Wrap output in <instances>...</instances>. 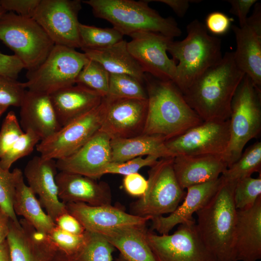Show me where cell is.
<instances>
[{"label": "cell", "mask_w": 261, "mask_h": 261, "mask_svg": "<svg viewBox=\"0 0 261 261\" xmlns=\"http://www.w3.org/2000/svg\"><path fill=\"white\" fill-rule=\"evenodd\" d=\"M9 107L0 105V117L7 110Z\"/></svg>", "instance_id": "53"}, {"label": "cell", "mask_w": 261, "mask_h": 261, "mask_svg": "<svg viewBox=\"0 0 261 261\" xmlns=\"http://www.w3.org/2000/svg\"><path fill=\"white\" fill-rule=\"evenodd\" d=\"M51 261H74L73 259L58 250L55 256Z\"/></svg>", "instance_id": "52"}, {"label": "cell", "mask_w": 261, "mask_h": 261, "mask_svg": "<svg viewBox=\"0 0 261 261\" xmlns=\"http://www.w3.org/2000/svg\"><path fill=\"white\" fill-rule=\"evenodd\" d=\"M166 141L160 135L145 134L127 138L112 139L111 161L120 163L143 156L174 158L175 155L165 145Z\"/></svg>", "instance_id": "28"}, {"label": "cell", "mask_w": 261, "mask_h": 261, "mask_svg": "<svg viewBox=\"0 0 261 261\" xmlns=\"http://www.w3.org/2000/svg\"><path fill=\"white\" fill-rule=\"evenodd\" d=\"M11 219L0 207V244L6 240L10 231Z\"/></svg>", "instance_id": "50"}, {"label": "cell", "mask_w": 261, "mask_h": 261, "mask_svg": "<svg viewBox=\"0 0 261 261\" xmlns=\"http://www.w3.org/2000/svg\"><path fill=\"white\" fill-rule=\"evenodd\" d=\"M19 107L22 129L24 131L35 132L41 140L51 136L62 127L49 94L26 90Z\"/></svg>", "instance_id": "22"}, {"label": "cell", "mask_w": 261, "mask_h": 261, "mask_svg": "<svg viewBox=\"0 0 261 261\" xmlns=\"http://www.w3.org/2000/svg\"><path fill=\"white\" fill-rule=\"evenodd\" d=\"M261 196V175L256 178L251 176L238 181L233 192V202L237 210L251 207Z\"/></svg>", "instance_id": "38"}, {"label": "cell", "mask_w": 261, "mask_h": 261, "mask_svg": "<svg viewBox=\"0 0 261 261\" xmlns=\"http://www.w3.org/2000/svg\"><path fill=\"white\" fill-rule=\"evenodd\" d=\"M174 158H161L148 172V187L141 197L130 204V214L153 218L171 214L186 193L180 186L173 168Z\"/></svg>", "instance_id": "8"}, {"label": "cell", "mask_w": 261, "mask_h": 261, "mask_svg": "<svg viewBox=\"0 0 261 261\" xmlns=\"http://www.w3.org/2000/svg\"><path fill=\"white\" fill-rule=\"evenodd\" d=\"M6 12H7L0 4V18L3 15V14H4Z\"/></svg>", "instance_id": "54"}, {"label": "cell", "mask_w": 261, "mask_h": 261, "mask_svg": "<svg viewBox=\"0 0 261 261\" xmlns=\"http://www.w3.org/2000/svg\"><path fill=\"white\" fill-rule=\"evenodd\" d=\"M147 232L146 226H132L97 233L117 249L127 261H156L147 241Z\"/></svg>", "instance_id": "27"}, {"label": "cell", "mask_w": 261, "mask_h": 261, "mask_svg": "<svg viewBox=\"0 0 261 261\" xmlns=\"http://www.w3.org/2000/svg\"><path fill=\"white\" fill-rule=\"evenodd\" d=\"M81 49H101L112 46L123 38V35L114 28H102L80 23Z\"/></svg>", "instance_id": "33"}, {"label": "cell", "mask_w": 261, "mask_h": 261, "mask_svg": "<svg viewBox=\"0 0 261 261\" xmlns=\"http://www.w3.org/2000/svg\"><path fill=\"white\" fill-rule=\"evenodd\" d=\"M104 99L106 107L99 130L107 134L111 140L130 138L143 133L148 99Z\"/></svg>", "instance_id": "15"}, {"label": "cell", "mask_w": 261, "mask_h": 261, "mask_svg": "<svg viewBox=\"0 0 261 261\" xmlns=\"http://www.w3.org/2000/svg\"><path fill=\"white\" fill-rule=\"evenodd\" d=\"M235 185L222 180L215 194L195 213L197 232L214 261H235L234 244L237 209L233 202Z\"/></svg>", "instance_id": "3"}, {"label": "cell", "mask_w": 261, "mask_h": 261, "mask_svg": "<svg viewBox=\"0 0 261 261\" xmlns=\"http://www.w3.org/2000/svg\"><path fill=\"white\" fill-rule=\"evenodd\" d=\"M228 2L231 5L230 12L236 16L239 20V27H243L246 24L250 8L256 2V0H229Z\"/></svg>", "instance_id": "48"}, {"label": "cell", "mask_w": 261, "mask_h": 261, "mask_svg": "<svg viewBox=\"0 0 261 261\" xmlns=\"http://www.w3.org/2000/svg\"><path fill=\"white\" fill-rule=\"evenodd\" d=\"M83 2L91 8L96 17L107 20L123 35L151 31L173 39L182 34L174 18L161 16L146 0H87Z\"/></svg>", "instance_id": "5"}, {"label": "cell", "mask_w": 261, "mask_h": 261, "mask_svg": "<svg viewBox=\"0 0 261 261\" xmlns=\"http://www.w3.org/2000/svg\"><path fill=\"white\" fill-rule=\"evenodd\" d=\"M24 69V64L16 56L0 53V74L17 80Z\"/></svg>", "instance_id": "46"}, {"label": "cell", "mask_w": 261, "mask_h": 261, "mask_svg": "<svg viewBox=\"0 0 261 261\" xmlns=\"http://www.w3.org/2000/svg\"><path fill=\"white\" fill-rule=\"evenodd\" d=\"M227 168L223 157L218 156L178 155L173 160L176 179L183 189L217 179Z\"/></svg>", "instance_id": "24"}, {"label": "cell", "mask_w": 261, "mask_h": 261, "mask_svg": "<svg viewBox=\"0 0 261 261\" xmlns=\"http://www.w3.org/2000/svg\"><path fill=\"white\" fill-rule=\"evenodd\" d=\"M159 158L154 156H147L145 158L138 157L123 162H111L107 167L105 174H118L124 176L138 173L142 168L152 167L158 161Z\"/></svg>", "instance_id": "42"}, {"label": "cell", "mask_w": 261, "mask_h": 261, "mask_svg": "<svg viewBox=\"0 0 261 261\" xmlns=\"http://www.w3.org/2000/svg\"><path fill=\"white\" fill-rule=\"evenodd\" d=\"M79 0H41L33 18L55 45L81 48Z\"/></svg>", "instance_id": "11"}, {"label": "cell", "mask_w": 261, "mask_h": 261, "mask_svg": "<svg viewBox=\"0 0 261 261\" xmlns=\"http://www.w3.org/2000/svg\"><path fill=\"white\" fill-rule=\"evenodd\" d=\"M116 261H127L121 254L116 259Z\"/></svg>", "instance_id": "55"}, {"label": "cell", "mask_w": 261, "mask_h": 261, "mask_svg": "<svg viewBox=\"0 0 261 261\" xmlns=\"http://www.w3.org/2000/svg\"><path fill=\"white\" fill-rule=\"evenodd\" d=\"M41 141L40 137L35 132L31 130L24 131L0 159V166L4 170H10L14 162L29 155Z\"/></svg>", "instance_id": "37"}, {"label": "cell", "mask_w": 261, "mask_h": 261, "mask_svg": "<svg viewBox=\"0 0 261 261\" xmlns=\"http://www.w3.org/2000/svg\"><path fill=\"white\" fill-rule=\"evenodd\" d=\"M16 225L11 219L7 237L11 261H51L58 249L48 234L37 231L23 218Z\"/></svg>", "instance_id": "18"}, {"label": "cell", "mask_w": 261, "mask_h": 261, "mask_svg": "<svg viewBox=\"0 0 261 261\" xmlns=\"http://www.w3.org/2000/svg\"><path fill=\"white\" fill-rule=\"evenodd\" d=\"M109 99L129 98L147 99L143 83L135 77L127 74L110 73Z\"/></svg>", "instance_id": "34"}, {"label": "cell", "mask_w": 261, "mask_h": 261, "mask_svg": "<svg viewBox=\"0 0 261 261\" xmlns=\"http://www.w3.org/2000/svg\"><path fill=\"white\" fill-rule=\"evenodd\" d=\"M67 211L74 216L85 230L100 231L125 226H145L150 217H142L125 212L111 204L92 206L83 203H65Z\"/></svg>", "instance_id": "19"}, {"label": "cell", "mask_w": 261, "mask_h": 261, "mask_svg": "<svg viewBox=\"0 0 261 261\" xmlns=\"http://www.w3.org/2000/svg\"><path fill=\"white\" fill-rule=\"evenodd\" d=\"M187 36L180 41H171L167 51L177 60L173 82L182 94L208 68L222 58L219 38L210 35L198 19L187 26Z\"/></svg>", "instance_id": "4"}, {"label": "cell", "mask_w": 261, "mask_h": 261, "mask_svg": "<svg viewBox=\"0 0 261 261\" xmlns=\"http://www.w3.org/2000/svg\"><path fill=\"white\" fill-rule=\"evenodd\" d=\"M55 222L61 230L74 234L82 235L85 232L80 222L68 211L59 216Z\"/></svg>", "instance_id": "47"}, {"label": "cell", "mask_w": 261, "mask_h": 261, "mask_svg": "<svg viewBox=\"0 0 261 261\" xmlns=\"http://www.w3.org/2000/svg\"><path fill=\"white\" fill-rule=\"evenodd\" d=\"M49 95L61 127L98 106L103 99L96 92L77 84Z\"/></svg>", "instance_id": "25"}, {"label": "cell", "mask_w": 261, "mask_h": 261, "mask_svg": "<svg viewBox=\"0 0 261 261\" xmlns=\"http://www.w3.org/2000/svg\"><path fill=\"white\" fill-rule=\"evenodd\" d=\"M196 222L180 224L172 234L147 232L156 261H214L198 234Z\"/></svg>", "instance_id": "13"}, {"label": "cell", "mask_w": 261, "mask_h": 261, "mask_svg": "<svg viewBox=\"0 0 261 261\" xmlns=\"http://www.w3.org/2000/svg\"><path fill=\"white\" fill-rule=\"evenodd\" d=\"M13 208L16 216H22L40 232L48 234L56 226L52 218L43 210L34 193L25 183L23 174L16 183Z\"/></svg>", "instance_id": "30"}, {"label": "cell", "mask_w": 261, "mask_h": 261, "mask_svg": "<svg viewBox=\"0 0 261 261\" xmlns=\"http://www.w3.org/2000/svg\"><path fill=\"white\" fill-rule=\"evenodd\" d=\"M111 140L107 134L99 130L73 153L56 160L58 170L95 180L100 178L112 162Z\"/></svg>", "instance_id": "16"}, {"label": "cell", "mask_w": 261, "mask_h": 261, "mask_svg": "<svg viewBox=\"0 0 261 261\" xmlns=\"http://www.w3.org/2000/svg\"><path fill=\"white\" fill-rule=\"evenodd\" d=\"M222 182L217 179L193 185L186 189L184 201L168 216L153 218L151 228L160 235L168 234L175 226L195 221L193 215L204 206L216 192Z\"/></svg>", "instance_id": "21"}, {"label": "cell", "mask_w": 261, "mask_h": 261, "mask_svg": "<svg viewBox=\"0 0 261 261\" xmlns=\"http://www.w3.org/2000/svg\"><path fill=\"white\" fill-rule=\"evenodd\" d=\"M89 59L84 52L55 45L41 65L27 72V80L23 85L26 90L50 95L75 85L78 74Z\"/></svg>", "instance_id": "9"}, {"label": "cell", "mask_w": 261, "mask_h": 261, "mask_svg": "<svg viewBox=\"0 0 261 261\" xmlns=\"http://www.w3.org/2000/svg\"><path fill=\"white\" fill-rule=\"evenodd\" d=\"M0 261H11L10 249L7 239L0 244Z\"/></svg>", "instance_id": "51"}, {"label": "cell", "mask_w": 261, "mask_h": 261, "mask_svg": "<svg viewBox=\"0 0 261 261\" xmlns=\"http://www.w3.org/2000/svg\"><path fill=\"white\" fill-rule=\"evenodd\" d=\"M231 27L236 44L234 61L261 91V31L247 24L243 27L232 25Z\"/></svg>", "instance_id": "26"}, {"label": "cell", "mask_w": 261, "mask_h": 261, "mask_svg": "<svg viewBox=\"0 0 261 261\" xmlns=\"http://www.w3.org/2000/svg\"><path fill=\"white\" fill-rule=\"evenodd\" d=\"M26 91L23 83L0 74V105L19 107Z\"/></svg>", "instance_id": "40"}, {"label": "cell", "mask_w": 261, "mask_h": 261, "mask_svg": "<svg viewBox=\"0 0 261 261\" xmlns=\"http://www.w3.org/2000/svg\"><path fill=\"white\" fill-rule=\"evenodd\" d=\"M145 82L148 109L142 134L160 135L168 140L203 121L173 82L161 80L147 73Z\"/></svg>", "instance_id": "2"}, {"label": "cell", "mask_w": 261, "mask_h": 261, "mask_svg": "<svg viewBox=\"0 0 261 261\" xmlns=\"http://www.w3.org/2000/svg\"><path fill=\"white\" fill-rule=\"evenodd\" d=\"M85 241L71 257L74 261H113L115 247L100 234L85 230Z\"/></svg>", "instance_id": "32"}, {"label": "cell", "mask_w": 261, "mask_h": 261, "mask_svg": "<svg viewBox=\"0 0 261 261\" xmlns=\"http://www.w3.org/2000/svg\"><path fill=\"white\" fill-rule=\"evenodd\" d=\"M24 133L15 113L8 112L0 130V159Z\"/></svg>", "instance_id": "41"}, {"label": "cell", "mask_w": 261, "mask_h": 261, "mask_svg": "<svg viewBox=\"0 0 261 261\" xmlns=\"http://www.w3.org/2000/svg\"><path fill=\"white\" fill-rule=\"evenodd\" d=\"M261 142H257L247 148L220 177L224 182L236 183L242 179L250 177L254 173H261Z\"/></svg>", "instance_id": "31"}, {"label": "cell", "mask_w": 261, "mask_h": 261, "mask_svg": "<svg viewBox=\"0 0 261 261\" xmlns=\"http://www.w3.org/2000/svg\"><path fill=\"white\" fill-rule=\"evenodd\" d=\"M130 37L128 49L144 72L161 80L173 82L177 64L167 54L173 39L151 31L138 32Z\"/></svg>", "instance_id": "14"}, {"label": "cell", "mask_w": 261, "mask_h": 261, "mask_svg": "<svg viewBox=\"0 0 261 261\" xmlns=\"http://www.w3.org/2000/svg\"><path fill=\"white\" fill-rule=\"evenodd\" d=\"M245 75L234 61L233 52H227L183 95L203 121L226 120L230 118L232 99Z\"/></svg>", "instance_id": "1"}, {"label": "cell", "mask_w": 261, "mask_h": 261, "mask_svg": "<svg viewBox=\"0 0 261 261\" xmlns=\"http://www.w3.org/2000/svg\"><path fill=\"white\" fill-rule=\"evenodd\" d=\"M261 91L245 75L232 99L229 143L223 157L228 167L241 156L246 145L261 131Z\"/></svg>", "instance_id": "6"}, {"label": "cell", "mask_w": 261, "mask_h": 261, "mask_svg": "<svg viewBox=\"0 0 261 261\" xmlns=\"http://www.w3.org/2000/svg\"><path fill=\"white\" fill-rule=\"evenodd\" d=\"M234 253L235 261L261 259V196L251 207L237 210Z\"/></svg>", "instance_id": "23"}, {"label": "cell", "mask_w": 261, "mask_h": 261, "mask_svg": "<svg viewBox=\"0 0 261 261\" xmlns=\"http://www.w3.org/2000/svg\"><path fill=\"white\" fill-rule=\"evenodd\" d=\"M57 170L55 160L40 156L30 160L24 171L28 186L38 195L41 204L54 222L59 216L67 212L66 204L58 196L56 182Z\"/></svg>", "instance_id": "17"}, {"label": "cell", "mask_w": 261, "mask_h": 261, "mask_svg": "<svg viewBox=\"0 0 261 261\" xmlns=\"http://www.w3.org/2000/svg\"><path fill=\"white\" fill-rule=\"evenodd\" d=\"M81 50L89 59L101 64L109 73L127 74L142 83L145 82V73L129 52L125 40L104 48Z\"/></svg>", "instance_id": "29"}, {"label": "cell", "mask_w": 261, "mask_h": 261, "mask_svg": "<svg viewBox=\"0 0 261 261\" xmlns=\"http://www.w3.org/2000/svg\"><path fill=\"white\" fill-rule=\"evenodd\" d=\"M105 107L106 102L103 98L98 106L41 140L36 146L40 156L57 160L77 151L100 130Z\"/></svg>", "instance_id": "10"}, {"label": "cell", "mask_w": 261, "mask_h": 261, "mask_svg": "<svg viewBox=\"0 0 261 261\" xmlns=\"http://www.w3.org/2000/svg\"><path fill=\"white\" fill-rule=\"evenodd\" d=\"M110 73L98 62L89 59L78 74L75 84L83 86L105 97L108 92Z\"/></svg>", "instance_id": "35"}, {"label": "cell", "mask_w": 261, "mask_h": 261, "mask_svg": "<svg viewBox=\"0 0 261 261\" xmlns=\"http://www.w3.org/2000/svg\"><path fill=\"white\" fill-rule=\"evenodd\" d=\"M48 235L58 250L70 257L77 252L85 241L84 233L74 234L64 231L57 226Z\"/></svg>", "instance_id": "39"}, {"label": "cell", "mask_w": 261, "mask_h": 261, "mask_svg": "<svg viewBox=\"0 0 261 261\" xmlns=\"http://www.w3.org/2000/svg\"><path fill=\"white\" fill-rule=\"evenodd\" d=\"M123 186L129 195L140 198L147 189L148 181L139 173H133L124 176Z\"/></svg>", "instance_id": "45"}, {"label": "cell", "mask_w": 261, "mask_h": 261, "mask_svg": "<svg viewBox=\"0 0 261 261\" xmlns=\"http://www.w3.org/2000/svg\"><path fill=\"white\" fill-rule=\"evenodd\" d=\"M233 19L220 12L209 14L205 19V27L207 30L216 35L227 33L232 26Z\"/></svg>", "instance_id": "44"}, {"label": "cell", "mask_w": 261, "mask_h": 261, "mask_svg": "<svg viewBox=\"0 0 261 261\" xmlns=\"http://www.w3.org/2000/svg\"><path fill=\"white\" fill-rule=\"evenodd\" d=\"M22 174L18 168L10 172L0 166V207L16 225L20 223L14 210L13 201L17 182Z\"/></svg>", "instance_id": "36"}, {"label": "cell", "mask_w": 261, "mask_h": 261, "mask_svg": "<svg viewBox=\"0 0 261 261\" xmlns=\"http://www.w3.org/2000/svg\"><path fill=\"white\" fill-rule=\"evenodd\" d=\"M0 40L14 51L28 72L41 65L55 45L33 18L11 12L0 18Z\"/></svg>", "instance_id": "7"}, {"label": "cell", "mask_w": 261, "mask_h": 261, "mask_svg": "<svg viewBox=\"0 0 261 261\" xmlns=\"http://www.w3.org/2000/svg\"><path fill=\"white\" fill-rule=\"evenodd\" d=\"M148 2H160L169 6L179 17H183L187 13L190 3L197 0H150Z\"/></svg>", "instance_id": "49"}, {"label": "cell", "mask_w": 261, "mask_h": 261, "mask_svg": "<svg viewBox=\"0 0 261 261\" xmlns=\"http://www.w3.org/2000/svg\"><path fill=\"white\" fill-rule=\"evenodd\" d=\"M230 137V120L205 121L180 135L166 140L175 156L213 155L224 157Z\"/></svg>", "instance_id": "12"}, {"label": "cell", "mask_w": 261, "mask_h": 261, "mask_svg": "<svg viewBox=\"0 0 261 261\" xmlns=\"http://www.w3.org/2000/svg\"><path fill=\"white\" fill-rule=\"evenodd\" d=\"M59 200L65 204L83 203L92 206L111 204L112 195L108 184L74 173L60 171L56 176Z\"/></svg>", "instance_id": "20"}, {"label": "cell", "mask_w": 261, "mask_h": 261, "mask_svg": "<svg viewBox=\"0 0 261 261\" xmlns=\"http://www.w3.org/2000/svg\"><path fill=\"white\" fill-rule=\"evenodd\" d=\"M41 0H0L5 10L25 17L33 18Z\"/></svg>", "instance_id": "43"}]
</instances>
